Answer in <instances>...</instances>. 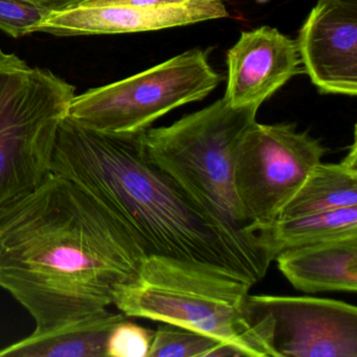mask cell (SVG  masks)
<instances>
[{
	"label": "cell",
	"instance_id": "9",
	"mask_svg": "<svg viewBox=\"0 0 357 357\" xmlns=\"http://www.w3.org/2000/svg\"><path fill=\"white\" fill-rule=\"evenodd\" d=\"M296 43L319 93L356 97L357 0H319Z\"/></svg>",
	"mask_w": 357,
	"mask_h": 357
},
{
	"label": "cell",
	"instance_id": "5",
	"mask_svg": "<svg viewBox=\"0 0 357 357\" xmlns=\"http://www.w3.org/2000/svg\"><path fill=\"white\" fill-rule=\"evenodd\" d=\"M220 82L208 52L194 49L125 80L75 96L68 116L100 132H142L175 108L204 100Z\"/></svg>",
	"mask_w": 357,
	"mask_h": 357
},
{
	"label": "cell",
	"instance_id": "19",
	"mask_svg": "<svg viewBox=\"0 0 357 357\" xmlns=\"http://www.w3.org/2000/svg\"><path fill=\"white\" fill-rule=\"evenodd\" d=\"M31 70L15 54L0 51V114L24 89Z\"/></svg>",
	"mask_w": 357,
	"mask_h": 357
},
{
	"label": "cell",
	"instance_id": "18",
	"mask_svg": "<svg viewBox=\"0 0 357 357\" xmlns=\"http://www.w3.org/2000/svg\"><path fill=\"white\" fill-rule=\"evenodd\" d=\"M154 331L132 321L114 326L106 342V357H148Z\"/></svg>",
	"mask_w": 357,
	"mask_h": 357
},
{
	"label": "cell",
	"instance_id": "7",
	"mask_svg": "<svg viewBox=\"0 0 357 357\" xmlns=\"http://www.w3.org/2000/svg\"><path fill=\"white\" fill-rule=\"evenodd\" d=\"M325 153L319 139L294 125L255 123L240 144L234 173L250 225L265 235Z\"/></svg>",
	"mask_w": 357,
	"mask_h": 357
},
{
	"label": "cell",
	"instance_id": "14",
	"mask_svg": "<svg viewBox=\"0 0 357 357\" xmlns=\"http://www.w3.org/2000/svg\"><path fill=\"white\" fill-rule=\"evenodd\" d=\"M336 164L319 162L280 212L277 220L357 206V144Z\"/></svg>",
	"mask_w": 357,
	"mask_h": 357
},
{
	"label": "cell",
	"instance_id": "17",
	"mask_svg": "<svg viewBox=\"0 0 357 357\" xmlns=\"http://www.w3.org/2000/svg\"><path fill=\"white\" fill-rule=\"evenodd\" d=\"M51 14L30 0H0V30L14 38L32 34Z\"/></svg>",
	"mask_w": 357,
	"mask_h": 357
},
{
	"label": "cell",
	"instance_id": "13",
	"mask_svg": "<svg viewBox=\"0 0 357 357\" xmlns=\"http://www.w3.org/2000/svg\"><path fill=\"white\" fill-rule=\"evenodd\" d=\"M122 312L106 310L31 335L0 349V357H106V342Z\"/></svg>",
	"mask_w": 357,
	"mask_h": 357
},
{
	"label": "cell",
	"instance_id": "3",
	"mask_svg": "<svg viewBox=\"0 0 357 357\" xmlns=\"http://www.w3.org/2000/svg\"><path fill=\"white\" fill-rule=\"evenodd\" d=\"M252 285L221 267L149 255L137 277L116 288L114 305L125 317L206 334L240 356L275 357L271 317L250 300Z\"/></svg>",
	"mask_w": 357,
	"mask_h": 357
},
{
	"label": "cell",
	"instance_id": "8",
	"mask_svg": "<svg viewBox=\"0 0 357 357\" xmlns=\"http://www.w3.org/2000/svg\"><path fill=\"white\" fill-rule=\"evenodd\" d=\"M271 321L275 357H357V308L310 296H250Z\"/></svg>",
	"mask_w": 357,
	"mask_h": 357
},
{
	"label": "cell",
	"instance_id": "10",
	"mask_svg": "<svg viewBox=\"0 0 357 357\" xmlns=\"http://www.w3.org/2000/svg\"><path fill=\"white\" fill-rule=\"evenodd\" d=\"M223 99L231 107L259 106L304 72L298 43L271 26L242 32L227 54Z\"/></svg>",
	"mask_w": 357,
	"mask_h": 357
},
{
	"label": "cell",
	"instance_id": "20",
	"mask_svg": "<svg viewBox=\"0 0 357 357\" xmlns=\"http://www.w3.org/2000/svg\"><path fill=\"white\" fill-rule=\"evenodd\" d=\"M197 0H89L81 7H104V6H135V7H160L179 5Z\"/></svg>",
	"mask_w": 357,
	"mask_h": 357
},
{
	"label": "cell",
	"instance_id": "6",
	"mask_svg": "<svg viewBox=\"0 0 357 357\" xmlns=\"http://www.w3.org/2000/svg\"><path fill=\"white\" fill-rule=\"evenodd\" d=\"M75 87L49 70L32 68L24 89L0 114V221L52 174L60 123Z\"/></svg>",
	"mask_w": 357,
	"mask_h": 357
},
{
	"label": "cell",
	"instance_id": "4",
	"mask_svg": "<svg viewBox=\"0 0 357 357\" xmlns=\"http://www.w3.org/2000/svg\"><path fill=\"white\" fill-rule=\"evenodd\" d=\"M258 109L259 106L231 107L222 98L170 126L146 129L142 142L148 158L227 235L273 262L275 256L266 237L246 219L234 181L240 144L257 122Z\"/></svg>",
	"mask_w": 357,
	"mask_h": 357
},
{
	"label": "cell",
	"instance_id": "16",
	"mask_svg": "<svg viewBox=\"0 0 357 357\" xmlns=\"http://www.w3.org/2000/svg\"><path fill=\"white\" fill-rule=\"evenodd\" d=\"M239 353L206 334L181 326L160 323L148 357H227Z\"/></svg>",
	"mask_w": 357,
	"mask_h": 357
},
{
	"label": "cell",
	"instance_id": "12",
	"mask_svg": "<svg viewBox=\"0 0 357 357\" xmlns=\"http://www.w3.org/2000/svg\"><path fill=\"white\" fill-rule=\"evenodd\" d=\"M275 260L284 277L301 291L356 292L357 236L288 248Z\"/></svg>",
	"mask_w": 357,
	"mask_h": 357
},
{
	"label": "cell",
	"instance_id": "2",
	"mask_svg": "<svg viewBox=\"0 0 357 357\" xmlns=\"http://www.w3.org/2000/svg\"><path fill=\"white\" fill-rule=\"evenodd\" d=\"M142 132H100L66 116L58 129L52 173L72 179L103 202L147 256L221 267L252 284L262 280L271 261L227 235L156 166L146 153Z\"/></svg>",
	"mask_w": 357,
	"mask_h": 357
},
{
	"label": "cell",
	"instance_id": "15",
	"mask_svg": "<svg viewBox=\"0 0 357 357\" xmlns=\"http://www.w3.org/2000/svg\"><path fill=\"white\" fill-rule=\"evenodd\" d=\"M266 236L275 257L288 248L357 236V206L277 220Z\"/></svg>",
	"mask_w": 357,
	"mask_h": 357
},
{
	"label": "cell",
	"instance_id": "1",
	"mask_svg": "<svg viewBox=\"0 0 357 357\" xmlns=\"http://www.w3.org/2000/svg\"><path fill=\"white\" fill-rule=\"evenodd\" d=\"M147 257L86 189L52 173L0 221V286L47 330L102 312Z\"/></svg>",
	"mask_w": 357,
	"mask_h": 357
},
{
	"label": "cell",
	"instance_id": "11",
	"mask_svg": "<svg viewBox=\"0 0 357 357\" xmlns=\"http://www.w3.org/2000/svg\"><path fill=\"white\" fill-rule=\"evenodd\" d=\"M229 17L225 0H197L160 7H78L51 14L37 32L66 37L129 34Z\"/></svg>",
	"mask_w": 357,
	"mask_h": 357
},
{
	"label": "cell",
	"instance_id": "22",
	"mask_svg": "<svg viewBox=\"0 0 357 357\" xmlns=\"http://www.w3.org/2000/svg\"><path fill=\"white\" fill-rule=\"evenodd\" d=\"M256 1L259 3H268L269 0H256Z\"/></svg>",
	"mask_w": 357,
	"mask_h": 357
},
{
	"label": "cell",
	"instance_id": "21",
	"mask_svg": "<svg viewBox=\"0 0 357 357\" xmlns=\"http://www.w3.org/2000/svg\"><path fill=\"white\" fill-rule=\"evenodd\" d=\"M30 1L54 14L76 9L89 0H30Z\"/></svg>",
	"mask_w": 357,
	"mask_h": 357
}]
</instances>
